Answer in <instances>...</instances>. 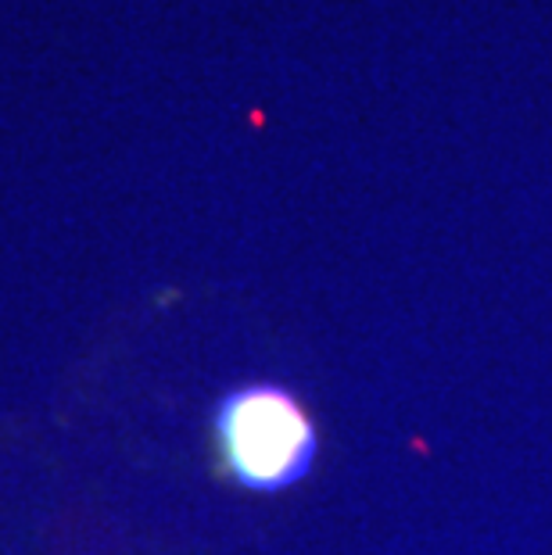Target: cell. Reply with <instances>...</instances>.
<instances>
[{"label":"cell","mask_w":552,"mask_h":555,"mask_svg":"<svg viewBox=\"0 0 552 555\" xmlns=\"http://www.w3.org/2000/svg\"><path fill=\"white\" fill-rule=\"evenodd\" d=\"M213 434L227 477L244 491L280 494L312 474L320 430L298 395L277 380L230 387L213 409Z\"/></svg>","instance_id":"obj_1"}]
</instances>
